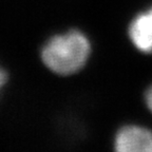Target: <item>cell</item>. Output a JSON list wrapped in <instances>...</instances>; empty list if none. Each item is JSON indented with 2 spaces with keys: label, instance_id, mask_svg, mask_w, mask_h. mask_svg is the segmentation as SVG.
Returning <instances> with one entry per match:
<instances>
[{
  "label": "cell",
  "instance_id": "cell-3",
  "mask_svg": "<svg viewBox=\"0 0 152 152\" xmlns=\"http://www.w3.org/2000/svg\"><path fill=\"white\" fill-rule=\"evenodd\" d=\"M128 36L136 50L144 54L152 53V7L140 12L132 19Z\"/></svg>",
  "mask_w": 152,
  "mask_h": 152
},
{
  "label": "cell",
  "instance_id": "cell-2",
  "mask_svg": "<svg viewBox=\"0 0 152 152\" xmlns=\"http://www.w3.org/2000/svg\"><path fill=\"white\" fill-rule=\"evenodd\" d=\"M117 152H152V131L137 125L121 127L113 138Z\"/></svg>",
  "mask_w": 152,
  "mask_h": 152
},
{
  "label": "cell",
  "instance_id": "cell-1",
  "mask_svg": "<svg viewBox=\"0 0 152 152\" xmlns=\"http://www.w3.org/2000/svg\"><path fill=\"white\" fill-rule=\"evenodd\" d=\"M90 55V40L78 30L53 36L41 50L43 64L52 72L64 76L80 71Z\"/></svg>",
  "mask_w": 152,
  "mask_h": 152
},
{
  "label": "cell",
  "instance_id": "cell-4",
  "mask_svg": "<svg viewBox=\"0 0 152 152\" xmlns=\"http://www.w3.org/2000/svg\"><path fill=\"white\" fill-rule=\"evenodd\" d=\"M145 102L148 110L152 113V86L148 89L145 94Z\"/></svg>",
  "mask_w": 152,
  "mask_h": 152
},
{
  "label": "cell",
  "instance_id": "cell-5",
  "mask_svg": "<svg viewBox=\"0 0 152 152\" xmlns=\"http://www.w3.org/2000/svg\"><path fill=\"white\" fill-rule=\"evenodd\" d=\"M7 72L0 68V89H1L3 86H4V83H7Z\"/></svg>",
  "mask_w": 152,
  "mask_h": 152
}]
</instances>
